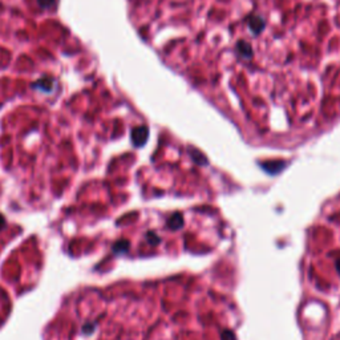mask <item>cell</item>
Returning a JSON list of instances; mask_svg holds the SVG:
<instances>
[{"label":"cell","mask_w":340,"mask_h":340,"mask_svg":"<svg viewBox=\"0 0 340 340\" xmlns=\"http://www.w3.org/2000/svg\"><path fill=\"white\" fill-rule=\"evenodd\" d=\"M336 270H338V273L340 274V259L339 261H336Z\"/></svg>","instance_id":"30bf717a"},{"label":"cell","mask_w":340,"mask_h":340,"mask_svg":"<svg viewBox=\"0 0 340 340\" xmlns=\"http://www.w3.org/2000/svg\"><path fill=\"white\" fill-rule=\"evenodd\" d=\"M262 168L269 174H277V173H279L284 168V164L283 162H273V164H265V165H262Z\"/></svg>","instance_id":"3957f363"},{"label":"cell","mask_w":340,"mask_h":340,"mask_svg":"<svg viewBox=\"0 0 340 340\" xmlns=\"http://www.w3.org/2000/svg\"><path fill=\"white\" fill-rule=\"evenodd\" d=\"M129 246V243L128 242H120V243H117L116 246H114V250H117V249H122V251H125V249L128 247Z\"/></svg>","instance_id":"ba28073f"},{"label":"cell","mask_w":340,"mask_h":340,"mask_svg":"<svg viewBox=\"0 0 340 340\" xmlns=\"http://www.w3.org/2000/svg\"><path fill=\"white\" fill-rule=\"evenodd\" d=\"M4 226H5V220H4V217H3V216H1V214H0V230H1V228H4Z\"/></svg>","instance_id":"9c48e42d"},{"label":"cell","mask_w":340,"mask_h":340,"mask_svg":"<svg viewBox=\"0 0 340 340\" xmlns=\"http://www.w3.org/2000/svg\"><path fill=\"white\" fill-rule=\"evenodd\" d=\"M56 3V0H38V4L40 8L43 9H48L52 8Z\"/></svg>","instance_id":"5b68a950"},{"label":"cell","mask_w":340,"mask_h":340,"mask_svg":"<svg viewBox=\"0 0 340 340\" xmlns=\"http://www.w3.org/2000/svg\"><path fill=\"white\" fill-rule=\"evenodd\" d=\"M148 238H152V239H149L152 245H157L158 242H160V238L157 235H153V234H148Z\"/></svg>","instance_id":"52a82bcc"},{"label":"cell","mask_w":340,"mask_h":340,"mask_svg":"<svg viewBox=\"0 0 340 340\" xmlns=\"http://www.w3.org/2000/svg\"><path fill=\"white\" fill-rule=\"evenodd\" d=\"M168 225H169L170 228L182 227L183 226L182 214H181V213H175V214H173V216H171V218L169 220V222H168Z\"/></svg>","instance_id":"277c9868"},{"label":"cell","mask_w":340,"mask_h":340,"mask_svg":"<svg viewBox=\"0 0 340 340\" xmlns=\"http://www.w3.org/2000/svg\"><path fill=\"white\" fill-rule=\"evenodd\" d=\"M148 136H149V130L146 126H138V128H134L132 132V141L136 146H142L148 140Z\"/></svg>","instance_id":"6da1fadb"},{"label":"cell","mask_w":340,"mask_h":340,"mask_svg":"<svg viewBox=\"0 0 340 340\" xmlns=\"http://www.w3.org/2000/svg\"><path fill=\"white\" fill-rule=\"evenodd\" d=\"M54 84H55V81L51 79V77H43V79L38 80L36 83H33L32 88L33 89H36V91L51 93V92L54 91V88H55Z\"/></svg>","instance_id":"7a4b0ae2"},{"label":"cell","mask_w":340,"mask_h":340,"mask_svg":"<svg viewBox=\"0 0 340 340\" xmlns=\"http://www.w3.org/2000/svg\"><path fill=\"white\" fill-rule=\"evenodd\" d=\"M221 340H236L235 339V335L232 334L231 331H224L222 332V335H221Z\"/></svg>","instance_id":"8992f818"}]
</instances>
